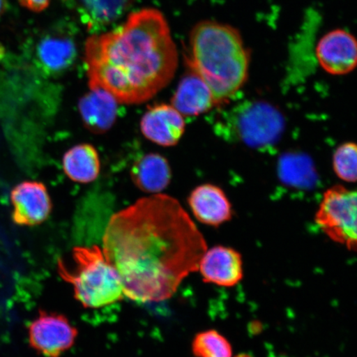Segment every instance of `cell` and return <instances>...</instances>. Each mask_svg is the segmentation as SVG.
Segmentation results:
<instances>
[{"label":"cell","mask_w":357,"mask_h":357,"mask_svg":"<svg viewBox=\"0 0 357 357\" xmlns=\"http://www.w3.org/2000/svg\"><path fill=\"white\" fill-rule=\"evenodd\" d=\"M172 105L183 116H198L211 111L214 101L206 83L190 70L178 84Z\"/></svg>","instance_id":"cell-16"},{"label":"cell","mask_w":357,"mask_h":357,"mask_svg":"<svg viewBox=\"0 0 357 357\" xmlns=\"http://www.w3.org/2000/svg\"><path fill=\"white\" fill-rule=\"evenodd\" d=\"M217 108L208 121L216 135L227 142L266 149L275 145L284 132L282 114L266 102H229Z\"/></svg>","instance_id":"cell-4"},{"label":"cell","mask_w":357,"mask_h":357,"mask_svg":"<svg viewBox=\"0 0 357 357\" xmlns=\"http://www.w3.org/2000/svg\"><path fill=\"white\" fill-rule=\"evenodd\" d=\"M6 0H0V15L6 10Z\"/></svg>","instance_id":"cell-23"},{"label":"cell","mask_w":357,"mask_h":357,"mask_svg":"<svg viewBox=\"0 0 357 357\" xmlns=\"http://www.w3.org/2000/svg\"><path fill=\"white\" fill-rule=\"evenodd\" d=\"M77 56L73 33L66 26H55L43 33L34 47V60L40 70L48 77L66 73Z\"/></svg>","instance_id":"cell-8"},{"label":"cell","mask_w":357,"mask_h":357,"mask_svg":"<svg viewBox=\"0 0 357 357\" xmlns=\"http://www.w3.org/2000/svg\"><path fill=\"white\" fill-rule=\"evenodd\" d=\"M12 218L17 225L33 227L42 225L50 215L52 203L47 187L41 182L20 183L10 193Z\"/></svg>","instance_id":"cell-9"},{"label":"cell","mask_w":357,"mask_h":357,"mask_svg":"<svg viewBox=\"0 0 357 357\" xmlns=\"http://www.w3.org/2000/svg\"><path fill=\"white\" fill-rule=\"evenodd\" d=\"M89 31L98 32L121 17L134 0H68Z\"/></svg>","instance_id":"cell-15"},{"label":"cell","mask_w":357,"mask_h":357,"mask_svg":"<svg viewBox=\"0 0 357 357\" xmlns=\"http://www.w3.org/2000/svg\"><path fill=\"white\" fill-rule=\"evenodd\" d=\"M134 185L142 191L158 194L166 190L172 181L168 160L158 153H149L136 160L131 169Z\"/></svg>","instance_id":"cell-17"},{"label":"cell","mask_w":357,"mask_h":357,"mask_svg":"<svg viewBox=\"0 0 357 357\" xmlns=\"http://www.w3.org/2000/svg\"><path fill=\"white\" fill-rule=\"evenodd\" d=\"M188 203L196 220L204 225L218 227L233 216L231 205L220 187L205 184L196 187Z\"/></svg>","instance_id":"cell-13"},{"label":"cell","mask_w":357,"mask_h":357,"mask_svg":"<svg viewBox=\"0 0 357 357\" xmlns=\"http://www.w3.org/2000/svg\"><path fill=\"white\" fill-rule=\"evenodd\" d=\"M279 174L285 184L297 188H310L316 181L314 165L305 155H284L280 160Z\"/></svg>","instance_id":"cell-19"},{"label":"cell","mask_w":357,"mask_h":357,"mask_svg":"<svg viewBox=\"0 0 357 357\" xmlns=\"http://www.w3.org/2000/svg\"><path fill=\"white\" fill-rule=\"evenodd\" d=\"M319 229L351 252L356 251V193L342 185L326 190L316 213Z\"/></svg>","instance_id":"cell-6"},{"label":"cell","mask_w":357,"mask_h":357,"mask_svg":"<svg viewBox=\"0 0 357 357\" xmlns=\"http://www.w3.org/2000/svg\"><path fill=\"white\" fill-rule=\"evenodd\" d=\"M140 128L146 139L162 146H172L184 135L185 122L172 105L160 104L142 116Z\"/></svg>","instance_id":"cell-12"},{"label":"cell","mask_w":357,"mask_h":357,"mask_svg":"<svg viewBox=\"0 0 357 357\" xmlns=\"http://www.w3.org/2000/svg\"><path fill=\"white\" fill-rule=\"evenodd\" d=\"M207 243L189 214L171 196L137 200L110 218L102 252L118 271L124 296L160 302L198 271Z\"/></svg>","instance_id":"cell-1"},{"label":"cell","mask_w":357,"mask_h":357,"mask_svg":"<svg viewBox=\"0 0 357 357\" xmlns=\"http://www.w3.org/2000/svg\"><path fill=\"white\" fill-rule=\"evenodd\" d=\"M198 270L205 283L234 287L243 278V257L234 248L216 245L204 252Z\"/></svg>","instance_id":"cell-11"},{"label":"cell","mask_w":357,"mask_h":357,"mask_svg":"<svg viewBox=\"0 0 357 357\" xmlns=\"http://www.w3.org/2000/svg\"><path fill=\"white\" fill-rule=\"evenodd\" d=\"M22 6L34 12H41L47 8L50 0H20Z\"/></svg>","instance_id":"cell-22"},{"label":"cell","mask_w":357,"mask_h":357,"mask_svg":"<svg viewBox=\"0 0 357 357\" xmlns=\"http://www.w3.org/2000/svg\"><path fill=\"white\" fill-rule=\"evenodd\" d=\"M84 126L93 133L109 131L118 115V102L102 89H91L80 98L78 105Z\"/></svg>","instance_id":"cell-14"},{"label":"cell","mask_w":357,"mask_h":357,"mask_svg":"<svg viewBox=\"0 0 357 357\" xmlns=\"http://www.w3.org/2000/svg\"><path fill=\"white\" fill-rule=\"evenodd\" d=\"M192 351L196 357H233L230 342L215 330L196 335Z\"/></svg>","instance_id":"cell-20"},{"label":"cell","mask_w":357,"mask_h":357,"mask_svg":"<svg viewBox=\"0 0 357 357\" xmlns=\"http://www.w3.org/2000/svg\"><path fill=\"white\" fill-rule=\"evenodd\" d=\"M89 86L124 105L142 104L171 82L178 52L162 13H132L112 32L93 34L84 48Z\"/></svg>","instance_id":"cell-2"},{"label":"cell","mask_w":357,"mask_h":357,"mask_svg":"<svg viewBox=\"0 0 357 357\" xmlns=\"http://www.w3.org/2000/svg\"><path fill=\"white\" fill-rule=\"evenodd\" d=\"M62 165L67 177L82 184L96 181L100 172L99 154L91 144L71 147L65 153Z\"/></svg>","instance_id":"cell-18"},{"label":"cell","mask_w":357,"mask_h":357,"mask_svg":"<svg viewBox=\"0 0 357 357\" xmlns=\"http://www.w3.org/2000/svg\"><path fill=\"white\" fill-rule=\"evenodd\" d=\"M235 357H252V356H250L248 354H240L238 356H236Z\"/></svg>","instance_id":"cell-24"},{"label":"cell","mask_w":357,"mask_h":357,"mask_svg":"<svg viewBox=\"0 0 357 357\" xmlns=\"http://www.w3.org/2000/svg\"><path fill=\"white\" fill-rule=\"evenodd\" d=\"M77 329L66 316L40 310L29 328V344L45 357H61L75 344Z\"/></svg>","instance_id":"cell-7"},{"label":"cell","mask_w":357,"mask_h":357,"mask_svg":"<svg viewBox=\"0 0 357 357\" xmlns=\"http://www.w3.org/2000/svg\"><path fill=\"white\" fill-rule=\"evenodd\" d=\"M356 146L347 142L338 147L333 155V169L336 175L348 183L356 181Z\"/></svg>","instance_id":"cell-21"},{"label":"cell","mask_w":357,"mask_h":357,"mask_svg":"<svg viewBox=\"0 0 357 357\" xmlns=\"http://www.w3.org/2000/svg\"><path fill=\"white\" fill-rule=\"evenodd\" d=\"M316 56L326 73L335 75L351 73L357 63L356 38L345 29L330 31L317 45Z\"/></svg>","instance_id":"cell-10"},{"label":"cell","mask_w":357,"mask_h":357,"mask_svg":"<svg viewBox=\"0 0 357 357\" xmlns=\"http://www.w3.org/2000/svg\"><path fill=\"white\" fill-rule=\"evenodd\" d=\"M187 52V66L211 89L214 107L235 99L247 82L251 61L238 29L201 21L192 29Z\"/></svg>","instance_id":"cell-3"},{"label":"cell","mask_w":357,"mask_h":357,"mask_svg":"<svg viewBox=\"0 0 357 357\" xmlns=\"http://www.w3.org/2000/svg\"><path fill=\"white\" fill-rule=\"evenodd\" d=\"M73 260V266L58 261V272L73 285L75 300L84 307L99 309L123 300L122 280L102 249L97 245L75 248Z\"/></svg>","instance_id":"cell-5"}]
</instances>
